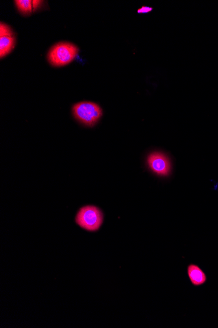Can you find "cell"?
I'll return each instance as SVG.
<instances>
[{
    "label": "cell",
    "mask_w": 218,
    "mask_h": 328,
    "mask_svg": "<svg viewBox=\"0 0 218 328\" xmlns=\"http://www.w3.org/2000/svg\"><path fill=\"white\" fill-rule=\"evenodd\" d=\"M15 4L21 14H29L34 10L33 1L30 0H16L15 1Z\"/></svg>",
    "instance_id": "52a82bcc"
},
{
    "label": "cell",
    "mask_w": 218,
    "mask_h": 328,
    "mask_svg": "<svg viewBox=\"0 0 218 328\" xmlns=\"http://www.w3.org/2000/svg\"><path fill=\"white\" fill-rule=\"evenodd\" d=\"M74 117L80 123L91 127L103 116V110L97 104L90 101L80 102L73 106Z\"/></svg>",
    "instance_id": "7a4b0ae2"
},
{
    "label": "cell",
    "mask_w": 218,
    "mask_h": 328,
    "mask_svg": "<svg viewBox=\"0 0 218 328\" xmlns=\"http://www.w3.org/2000/svg\"><path fill=\"white\" fill-rule=\"evenodd\" d=\"M104 216L101 210L95 206H85L80 208L76 216V223L86 231H98L103 223Z\"/></svg>",
    "instance_id": "3957f363"
},
{
    "label": "cell",
    "mask_w": 218,
    "mask_h": 328,
    "mask_svg": "<svg viewBox=\"0 0 218 328\" xmlns=\"http://www.w3.org/2000/svg\"><path fill=\"white\" fill-rule=\"evenodd\" d=\"M147 164L150 170L160 177H168L171 173V160L161 152L150 153L147 158Z\"/></svg>",
    "instance_id": "277c9868"
},
{
    "label": "cell",
    "mask_w": 218,
    "mask_h": 328,
    "mask_svg": "<svg viewBox=\"0 0 218 328\" xmlns=\"http://www.w3.org/2000/svg\"><path fill=\"white\" fill-rule=\"evenodd\" d=\"M152 10H153V9H152L151 7L143 6V7L139 9L138 11H137V12H138L139 14H147V13L151 12Z\"/></svg>",
    "instance_id": "9c48e42d"
},
{
    "label": "cell",
    "mask_w": 218,
    "mask_h": 328,
    "mask_svg": "<svg viewBox=\"0 0 218 328\" xmlns=\"http://www.w3.org/2000/svg\"><path fill=\"white\" fill-rule=\"evenodd\" d=\"M4 36H13V33L9 26L2 23L0 26V37Z\"/></svg>",
    "instance_id": "ba28073f"
},
{
    "label": "cell",
    "mask_w": 218,
    "mask_h": 328,
    "mask_svg": "<svg viewBox=\"0 0 218 328\" xmlns=\"http://www.w3.org/2000/svg\"><path fill=\"white\" fill-rule=\"evenodd\" d=\"M15 39L13 36L0 37V56L8 55L14 49Z\"/></svg>",
    "instance_id": "8992f818"
},
{
    "label": "cell",
    "mask_w": 218,
    "mask_h": 328,
    "mask_svg": "<svg viewBox=\"0 0 218 328\" xmlns=\"http://www.w3.org/2000/svg\"><path fill=\"white\" fill-rule=\"evenodd\" d=\"M41 1H33V6H34V10L39 7L41 4Z\"/></svg>",
    "instance_id": "30bf717a"
},
{
    "label": "cell",
    "mask_w": 218,
    "mask_h": 328,
    "mask_svg": "<svg viewBox=\"0 0 218 328\" xmlns=\"http://www.w3.org/2000/svg\"><path fill=\"white\" fill-rule=\"evenodd\" d=\"M78 51V47L73 43H58L49 50L47 55L48 60L53 66H66L75 60Z\"/></svg>",
    "instance_id": "6da1fadb"
},
{
    "label": "cell",
    "mask_w": 218,
    "mask_h": 328,
    "mask_svg": "<svg viewBox=\"0 0 218 328\" xmlns=\"http://www.w3.org/2000/svg\"><path fill=\"white\" fill-rule=\"evenodd\" d=\"M187 273H188L189 278L191 283L194 286H201L206 282V274L197 265H189L188 268H187Z\"/></svg>",
    "instance_id": "5b68a950"
}]
</instances>
